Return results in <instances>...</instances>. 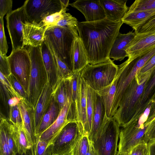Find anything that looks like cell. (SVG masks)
<instances>
[{
    "instance_id": "cell-43",
    "label": "cell",
    "mask_w": 155,
    "mask_h": 155,
    "mask_svg": "<svg viewBox=\"0 0 155 155\" xmlns=\"http://www.w3.org/2000/svg\"><path fill=\"white\" fill-rule=\"evenodd\" d=\"M0 72L5 76L8 77L11 73L9 63L6 55L0 53Z\"/></svg>"
},
{
    "instance_id": "cell-5",
    "label": "cell",
    "mask_w": 155,
    "mask_h": 155,
    "mask_svg": "<svg viewBox=\"0 0 155 155\" xmlns=\"http://www.w3.org/2000/svg\"><path fill=\"white\" fill-rule=\"evenodd\" d=\"M118 68L117 65L109 58L99 63L88 64L81 71L80 75L87 86L98 92L112 84Z\"/></svg>"
},
{
    "instance_id": "cell-45",
    "label": "cell",
    "mask_w": 155,
    "mask_h": 155,
    "mask_svg": "<svg viewBox=\"0 0 155 155\" xmlns=\"http://www.w3.org/2000/svg\"><path fill=\"white\" fill-rule=\"evenodd\" d=\"M129 155H149L147 143H142L136 146L132 149Z\"/></svg>"
},
{
    "instance_id": "cell-49",
    "label": "cell",
    "mask_w": 155,
    "mask_h": 155,
    "mask_svg": "<svg viewBox=\"0 0 155 155\" xmlns=\"http://www.w3.org/2000/svg\"><path fill=\"white\" fill-rule=\"evenodd\" d=\"M152 105L149 115L147 121L149 122L155 117V95L151 102Z\"/></svg>"
},
{
    "instance_id": "cell-15",
    "label": "cell",
    "mask_w": 155,
    "mask_h": 155,
    "mask_svg": "<svg viewBox=\"0 0 155 155\" xmlns=\"http://www.w3.org/2000/svg\"><path fill=\"white\" fill-rule=\"evenodd\" d=\"M93 111L91 131L88 135L90 141H96L102 129L104 122L108 118L106 115L104 104L101 97L94 90Z\"/></svg>"
},
{
    "instance_id": "cell-2",
    "label": "cell",
    "mask_w": 155,
    "mask_h": 155,
    "mask_svg": "<svg viewBox=\"0 0 155 155\" xmlns=\"http://www.w3.org/2000/svg\"><path fill=\"white\" fill-rule=\"evenodd\" d=\"M154 69L143 74H138L123 93L114 118L120 127L137 121L141 116V98Z\"/></svg>"
},
{
    "instance_id": "cell-26",
    "label": "cell",
    "mask_w": 155,
    "mask_h": 155,
    "mask_svg": "<svg viewBox=\"0 0 155 155\" xmlns=\"http://www.w3.org/2000/svg\"><path fill=\"white\" fill-rule=\"evenodd\" d=\"M155 14V9L128 12L122 20L136 32L138 28Z\"/></svg>"
},
{
    "instance_id": "cell-7",
    "label": "cell",
    "mask_w": 155,
    "mask_h": 155,
    "mask_svg": "<svg viewBox=\"0 0 155 155\" xmlns=\"http://www.w3.org/2000/svg\"><path fill=\"white\" fill-rule=\"evenodd\" d=\"M150 109L149 106L138 120L129 123L120 130L118 147L119 153H129L136 146L146 143L145 134L151 122L147 121Z\"/></svg>"
},
{
    "instance_id": "cell-16",
    "label": "cell",
    "mask_w": 155,
    "mask_h": 155,
    "mask_svg": "<svg viewBox=\"0 0 155 155\" xmlns=\"http://www.w3.org/2000/svg\"><path fill=\"white\" fill-rule=\"evenodd\" d=\"M69 5L81 12L87 22L95 21L106 18L104 11L99 0H78Z\"/></svg>"
},
{
    "instance_id": "cell-30",
    "label": "cell",
    "mask_w": 155,
    "mask_h": 155,
    "mask_svg": "<svg viewBox=\"0 0 155 155\" xmlns=\"http://www.w3.org/2000/svg\"><path fill=\"white\" fill-rule=\"evenodd\" d=\"M155 95V67L145 86L141 100L140 116L151 103Z\"/></svg>"
},
{
    "instance_id": "cell-37",
    "label": "cell",
    "mask_w": 155,
    "mask_h": 155,
    "mask_svg": "<svg viewBox=\"0 0 155 155\" xmlns=\"http://www.w3.org/2000/svg\"><path fill=\"white\" fill-rule=\"evenodd\" d=\"M78 23L77 19L75 17L73 16L70 13L66 12L63 17L56 26H66L77 30Z\"/></svg>"
},
{
    "instance_id": "cell-31",
    "label": "cell",
    "mask_w": 155,
    "mask_h": 155,
    "mask_svg": "<svg viewBox=\"0 0 155 155\" xmlns=\"http://www.w3.org/2000/svg\"><path fill=\"white\" fill-rule=\"evenodd\" d=\"M116 85L117 79L116 78L110 86L97 92L103 99L106 110V115L108 118H111L110 113L116 91Z\"/></svg>"
},
{
    "instance_id": "cell-32",
    "label": "cell",
    "mask_w": 155,
    "mask_h": 155,
    "mask_svg": "<svg viewBox=\"0 0 155 155\" xmlns=\"http://www.w3.org/2000/svg\"><path fill=\"white\" fill-rule=\"evenodd\" d=\"M91 142L88 135L84 134L75 145L71 155H86Z\"/></svg>"
},
{
    "instance_id": "cell-48",
    "label": "cell",
    "mask_w": 155,
    "mask_h": 155,
    "mask_svg": "<svg viewBox=\"0 0 155 155\" xmlns=\"http://www.w3.org/2000/svg\"><path fill=\"white\" fill-rule=\"evenodd\" d=\"M155 67V54L153 56L141 69L140 74H143L151 70Z\"/></svg>"
},
{
    "instance_id": "cell-35",
    "label": "cell",
    "mask_w": 155,
    "mask_h": 155,
    "mask_svg": "<svg viewBox=\"0 0 155 155\" xmlns=\"http://www.w3.org/2000/svg\"><path fill=\"white\" fill-rule=\"evenodd\" d=\"M93 96L94 90L87 85V113L90 133L91 131L92 125V116L93 111Z\"/></svg>"
},
{
    "instance_id": "cell-17",
    "label": "cell",
    "mask_w": 155,
    "mask_h": 155,
    "mask_svg": "<svg viewBox=\"0 0 155 155\" xmlns=\"http://www.w3.org/2000/svg\"><path fill=\"white\" fill-rule=\"evenodd\" d=\"M13 124L1 114L0 155H17V148L12 134Z\"/></svg>"
},
{
    "instance_id": "cell-52",
    "label": "cell",
    "mask_w": 155,
    "mask_h": 155,
    "mask_svg": "<svg viewBox=\"0 0 155 155\" xmlns=\"http://www.w3.org/2000/svg\"><path fill=\"white\" fill-rule=\"evenodd\" d=\"M62 6V8L66 9L67 7L69 5V1L68 0H60Z\"/></svg>"
},
{
    "instance_id": "cell-9",
    "label": "cell",
    "mask_w": 155,
    "mask_h": 155,
    "mask_svg": "<svg viewBox=\"0 0 155 155\" xmlns=\"http://www.w3.org/2000/svg\"><path fill=\"white\" fill-rule=\"evenodd\" d=\"M120 127L113 117L106 119L97 140L92 142L97 155H116Z\"/></svg>"
},
{
    "instance_id": "cell-14",
    "label": "cell",
    "mask_w": 155,
    "mask_h": 155,
    "mask_svg": "<svg viewBox=\"0 0 155 155\" xmlns=\"http://www.w3.org/2000/svg\"><path fill=\"white\" fill-rule=\"evenodd\" d=\"M155 47V31L136 34L126 49L128 58L135 59L144 55Z\"/></svg>"
},
{
    "instance_id": "cell-55",
    "label": "cell",
    "mask_w": 155,
    "mask_h": 155,
    "mask_svg": "<svg viewBox=\"0 0 155 155\" xmlns=\"http://www.w3.org/2000/svg\"><path fill=\"white\" fill-rule=\"evenodd\" d=\"M127 155V153H119L118 151H117V153H116V155Z\"/></svg>"
},
{
    "instance_id": "cell-38",
    "label": "cell",
    "mask_w": 155,
    "mask_h": 155,
    "mask_svg": "<svg viewBox=\"0 0 155 155\" xmlns=\"http://www.w3.org/2000/svg\"><path fill=\"white\" fill-rule=\"evenodd\" d=\"M6 77L17 92L23 98L28 101V95L27 92L15 76L11 73Z\"/></svg>"
},
{
    "instance_id": "cell-41",
    "label": "cell",
    "mask_w": 155,
    "mask_h": 155,
    "mask_svg": "<svg viewBox=\"0 0 155 155\" xmlns=\"http://www.w3.org/2000/svg\"><path fill=\"white\" fill-rule=\"evenodd\" d=\"M155 31V14L134 32L136 34L147 33Z\"/></svg>"
},
{
    "instance_id": "cell-3",
    "label": "cell",
    "mask_w": 155,
    "mask_h": 155,
    "mask_svg": "<svg viewBox=\"0 0 155 155\" xmlns=\"http://www.w3.org/2000/svg\"><path fill=\"white\" fill-rule=\"evenodd\" d=\"M78 36L77 29L57 26L48 27L45 34L44 41L50 50L73 72V47Z\"/></svg>"
},
{
    "instance_id": "cell-8",
    "label": "cell",
    "mask_w": 155,
    "mask_h": 155,
    "mask_svg": "<svg viewBox=\"0 0 155 155\" xmlns=\"http://www.w3.org/2000/svg\"><path fill=\"white\" fill-rule=\"evenodd\" d=\"M84 134L82 126L78 122H69L48 143L45 155H71L76 143Z\"/></svg>"
},
{
    "instance_id": "cell-39",
    "label": "cell",
    "mask_w": 155,
    "mask_h": 155,
    "mask_svg": "<svg viewBox=\"0 0 155 155\" xmlns=\"http://www.w3.org/2000/svg\"><path fill=\"white\" fill-rule=\"evenodd\" d=\"M55 56L57 61L59 79H66L70 77L74 72L64 62Z\"/></svg>"
},
{
    "instance_id": "cell-51",
    "label": "cell",
    "mask_w": 155,
    "mask_h": 155,
    "mask_svg": "<svg viewBox=\"0 0 155 155\" xmlns=\"http://www.w3.org/2000/svg\"><path fill=\"white\" fill-rule=\"evenodd\" d=\"M147 144L149 155H155V139L149 141Z\"/></svg>"
},
{
    "instance_id": "cell-23",
    "label": "cell",
    "mask_w": 155,
    "mask_h": 155,
    "mask_svg": "<svg viewBox=\"0 0 155 155\" xmlns=\"http://www.w3.org/2000/svg\"><path fill=\"white\" fill-rule=\"evenodd\" d=\"M41 47L47 80L53 88L59 79L56 59L54 54L45 41Z\"/></svg>"
},
{
    "instance_id": "cell-22",
    "label": "cell",
    "mask_w": 155,
    "mask_h": 155,
    "mask_svg": "<svg viewBox=\"0 0 155 155\" xmlns=\"http://www.w3.org/2000/svg\"><path fill=\"white\" fill-rule=\"evenodd\" d=\"M106 18L115 22L122 21L128 11L127 0H99Z\"/></svg>"
},
{
    "instance_id": "cell-53",
    "label": "cell",
    "mask_w": 155,
    "mask_h": 155,
    "mask_svg": "<svg viewBox=\"0 0 155 155\" xmlns=\"http://www.w3.org/2000/svg\"><path fill=\"white\" fill-rule=\"evenodd\" d=\"M17 155H34L33 149H31L28 150L26 152L22 154L18 153Z\"/></svg>"
},
{
    "instance_id": "cell-19",
    "label": "cell",
    "mask_w": 155,
    "mask_h": 155,
    "mask_svg": "<svg viewBox=\"0 0 155 155\" xmlns=\"http://www.w3.org/2000/svg\"><path fill=\"white\" fill-rule=\"evenodd\" d=\"M24 46H41L44 41V36L47 28L41 24L26 21L23 23Z\"/></svg>"
},
{
    "instance_id": "cell-34",
    "label": "cell",
    "mask_w": 155,
    "mask_h": 155,
    "mask_svg": "<svg viewBox=\"0 0 155 155\" xmlns=\"http://www.w3.org/2000/svg\"><path fill=\"white\" fill-rule=\"evenodd\" d=\"M68 9H62L58 12L45 18L42 21L41 24L47 28L48 27L55 26L58 23L63 17L64 14Z\"/></svg>"
},
{
    "instance_id": "cell-11",
    "label": "cell",
    "mask_w": 155,
    "mask_h": 155,
    "mask_svg": "<svg viewBox=\"0 0 155 155\" xmlns=\"http://www.w3.org/2000/svg\"><path fill=\"white\" fill-rule=\"evenodd\" d=\"M8 59L12 73L17 78L28 94L31 61L27 49L24 48L12 51Z\"/></svg>"
},
{
    "instance_id": "cell-36",
    "label": "cell",
    "mask_w": 155,
    "mask_h": 155,
    "mask_svg": "<svg viewBox=\"0 0 155 155\" xmlns=\"http://www.w3.org/2000/svg\"><path fill=\"white\" fill-rule=\"evenodd\" d=\"M8 120L14 126L19 127L22 125L20 111L18 105L9 107Z\"/></svg>"
},
{
    "instance_id": "cell-54",
    "label": "cell",
    "mask_w": 155,
    "mask_h": 155,
    "mask_svg": "<svg viewBox=\"0 0 155 155\" xmlns=\"http://www.w3.org/2000/svg\"><path fill=\"white\" fill-rule=\"evenodd\" d=\"M92 155H97L95 151L94 150V149L93 147L92 150Z\"/></svg>"
},
{
    "instance_id": "cell-40",
    "label": "cell",
    "mask_w": 155,
    "mask_h": 155,
    "mask_svg": "<svg viewBox=\"0 0 155 155\" xmlns=\"http://www.w3.org/2000/svg\"><path fill=\"white\" fill-rule=\"evenodd\" d=\"M8 46L5 35L4 25L3 18H0V53L6 55Z\"/></svg>"
},
{
    "instance_id": "cell-46",
    "label": "cell",
    "mask_w": 155,
    "mask_h": 155,
    "mask_svg": "<svg viewBox=\"0 0 155 155\" xmlns=\"http://www.w3.org/2000/svg\"><path fill=\"white\" fill-rule=\"evenodd\" d=\"M12 0H0V18L12 11Z\"/></svg>"
},
{
    "instance_id": "cell-21",
    "label": "cell",
    "mask_w": 155,
    "mask_h": 155,
    "mask_svg": "<svg viewBox=\"0 0 155 155\" xmlns=\"http://www.w3.org/2000/svg\"><path fill=\"white\" fill-rule=\"evenodd\" d=\"M87 85L80 76L78 92L75 102L77 120L82 126L84 134L88 135L90 131L87 113Z\"/></svg>"
},
{
    "instance_id": "cell-6",
    "label": "cell",
    "mask_w": 155,
    "mask_h": 155,
    "mask_svg": "<svg viewBox=\"0 0 155 155\" xmlns=\"http://www.w3.org/2000/svg\"><path fill=\"white\" fill-rule=\"evenodd\" d=\"M27 50L31 61L28 101L35 110L38 98L47 81V75L41 46H28Z\"/></svg>"
},
{
    "instance_id": "cell-33",
    "label": "cell",
    "mask_w": 155,
    "mask_h": 155,
    "mask_svg": "<svg viewBox=\"0 0 155 155\" xmlns=\"http://www.w3.org/2000/svg\"><path fill=\"white\" fill-rule=\"evenodd\" d=\"M155 9V0H136L128 8V12Z\"/></svg>"
},
{
    "instance_id": "cell-29",
    "label": "cell",
    "mask_w": 155,
    "mask_h": 155,
    "mask_svg": "<svg viewBox=\"0 0 155 155\" xmlns=\"http://www.w3.org/2000/svg\"><path fill=\"white\" fill-rule=\"evenodd\" d=\"M12 134L17 148L18 153L22 154L28 150L33 149L22 125L19 127L13 125Z\"/></svg>"
},
{
    "instance_id": "cell-20",
    "label": "cell",
    "mask_w": 155,
    "mask_h": 155,
    "mask_svg": "<svg viewBox=\"0 0 155 155\" xmlns=\"http://www.w3.org/2000/svg\"><path fill=\"white\" fill-rule=\"evenodd\" d=\"M53 87L47 80L38 98L35 110V136L42 118L49 107L53 98Z\"/></svg>"
},
{
    "instance_id": "cell-28",
    "label": "cell",
    "mask_w": 155,
    "mask_h": 155,
    "mask_svg": "<svg viewBox=\"0 0 155 155\" xmlns=\"http://www.w3.org/2000/svg\"><path fill=\"white\" fill-rule=\"evenodd\" d=\"M60 110L58 105L53 97L48 109L44 115L35 134L36 138L39 137L53 124L58 118Z\"/></svg>"
},
{
    "instance_id": "cell-1",
    "label": "cell",
    "mask_w": 155,
    "mask_h": 155,
    "mask_svg": "<svg viewBox=\"0 0 155 155\" xmlns=\"http://www.w3.org/2000/svg\"><path fill=\"white\" fill-rule=\"evenodd\" d=\"M123 24L122 21L115 22L106 18L78 22L77 30L89 64L99 63L110 58V50Z\"/></svg>"
},
{
    "instance_id": "cell-25",
    "label": "cell",
    "mask_w": 155,
    "mask_h": 155,
    "mask_svg": "<svg viewBox=\"0 0 155 155\" xmlns=\"http://www.w3.org/2000/svg\"><path fill=\"white\" fill-rule=\"evenodd\" d=\"M70 77L66 79H59L53 88V97L58 105L60 110L64 106L68 98H70L71 100Z\"/></svg>"
},
{
    "instance_id": "cell-42",
    "label": "cell",
    "mask_w": 155,
    "mask_h": 155,
    "mask_svg": "<svg viewBox=\"0 0 155 155\" xmlns=\"http://www.w3.org/2000/svg\"><path fill=\"white\" fill-rule=\"evenodd\" d=\"M0 72V83L6 88L11 96L12 97L16 96L21 99H24L15 91L7 77Z\"/></svg>"
},
{
    "instance_id": "cell-13",
    "label": "cell",
    "mask_w": 155,
    "mask_h": 155,
    "mask_svg": "<svg viewBox=\"0 0 155 155\" xmlns=\"http://www.w3.org/2000/svg\"><path fill=\"white\" fill-rule=\"evenodd\" d=\"M74 117L72 111V101L69 97L55 121L40 135L39 139L48 144L67 124L71 121H75Z\"/></svg>"
},
{
    "instance_id": "cell-27",
    "label": "cell",
    "mask_w": 155,
    "mask_h": 155,
    "mask_svg": "<svg viewBox=\"0 0 155 155\" xmlns=\"http://www.w3.org/2000/svg\"><path fill=\"white\" fill-rule=\"evenodd\" d=\"M72 59L73 72L81 71L89 64L84 47L79 36L74 41Z\"/></svg>"
},
{
    "instance_id": "cell-50",
    "label": "cell",
    "mask_w": 155,
    "mask_h": 155,
    "mask_svg": "<svg viewBox=\"0 0 155 155\" xmlns=\"http://www.w3.org/2000/svg\"><path fill=\"white\" fill-rule=\"evenodd\" d=\"M22 99H21L16 96L12 97L8 101V106L9 108L10 107L17 106L20 103Z\"/></svg>"
},
{
    "instance_id": "cell-12",
    "label": "cell",
    "mask_w": 155,
    "mask_h": 155,
    "mask_svg": "<svg viewBox=\"0 0 155 155\" xmlns=\"http://www.w3.org/2000/svg\"><path fill=\"white\" fill-rule=\"evenodd\" d=\"M6 19L12 43V51L24 48L23 24L26 21L28 22L24 4L7 14Z\"/></svg>"
},
{
    "instance_id": "cell-44",
    "label": "cell",
    "mask_w": 155,
    "mask_h": 155,
    "mask_svg": "<svg viewBox=\"0 0 155 155\" xmlns=\"http://www.w3.org/2000/svg\"><path fill=\"white\" fill-rule=\"evenodd\" d=\"M36 142L33 147L34 155H45L46 148L48 143L40 140L39 137H36Z\"/></svg>"
},
{
    "instance_id": "cell-10",
    "label": "cell",
    "mask_w": 155,
    "mask_h": 155,
    "mask_svg": "<svg viewBox=\"0 0 155 155\" xmlns=\"http://www.w3.org/2000/svg\"><path fill=\"white\" fill-rule=\"evenodd\" d=\"M23 4L28 22L37 24L62 9L60 0H27Z\"/></svg>"
},
{
    "instance_id": "cell-4",
    "label": "cell",
    "mask_w": 155,
    "mask_h": 155,
    "mask_svg": "<svg viewBox=\"0 0 155 155\" xmlns=\"http://www.w3.org/2000/svg\"><path fill=\"white\" fill-rule=\"evenodd\" d=\"M155 54V48L147 53L135 59L128 58L117 65L116 89L111 111V118L113 117L117 111L122 96L127 88L137 74L140 73L142 68Z\"/></svg>"
},
{
    "instance_id": "cell-24",
    "label": "cell",
    "mask_w": 155,
    "mask_h": 155,
    "mask_svg": "<svg viewBox=\"0 0 155 155\" xmlns=\"http://www.w3.org/2000/svg\"><path fill=\"white\" fill-rule=\"evenodd\" d=\"M136 35L134 32L129 31L126 34L120 32L116 37L111 49L109 58L114 60L121 61L128 57L126 49Z\"/></svg>"
},
{
    "instance_id": "cell-47",
    "label": "cell",
    "mask_w": 155,
    "mask_h": 155,
    "mask_svg": "<svg viewBox=\"0 0 155 155\" xmlns=\"http://www.w3.org/2000/svg\"><path fill=\"white\" fill-rule=\"evenodd\" d=\"M154 139H155V117L151 121L145 133V142L148 143L149 141Z\"/></svg>"
},
{
    "instance_id": "cell-18",
    "label": "cell",
    "mask_w": 155,
    "mask_h": 155,
    "mask_svg": "<svg viewBox=\"0 0 155 155\" xmlns=\"http://www.w3.org/2000/svg\"><path fill=\"white\" fill-rule=\"evenodd\" d=\"M18 105L21 114L23 128L33 148L36 142L34 121L35 110L28 101L25 99L21 100Z\"/></svg>"
}]
</instances>
